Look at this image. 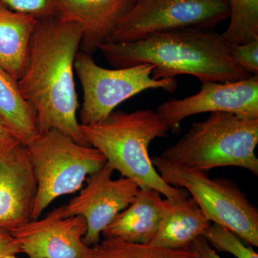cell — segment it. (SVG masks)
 I'll return each mask as SVG.
<instances>
[{"label": "cell", "mask_w": 258, "mask_h": 258, "mask_svg": "<svg viewBox=\"0 0 258 258\" xmlns=\"http://www.w3.org/2000/svg\"><path fill=\"white\" fill-rule=\"evenodd\" d=\"M82 30L77 24L52 16L39 19L28 60L18 86L36 113L40 133L59 131L77 143L89 146L78 120L79 100L75 60Z\"/></svg>", "instance_id": "cell-1"}, {"label": "cell", "mask_w": 258, "mask_h": 258, "mask_svg": "<svg viewBox=\"0 0 258 258\" xmlns=\"http://www.w3.org/2000/svg\"><path fill=\"white\" fill-rule=\"evenodd\" d=\"M115 69L139 64L154 66L155 79L189 75L207 82H229L248 79L230 53V44L221 34L198 28L157 32L142 40L106 42L99 47Z\"/></svg>", "instance_id": "cell-2"}, {"label": "cell", "mask_w": 258, "mask_h": 258, "mask_svg": "<svg viewBox=\"0 0 258 258\" xmlns=\"http://www.w3.org/2000/svg\"><path fill=\"white\" fill-rule=\"evenodd\" d=\"M81 128L88 145L99 151L114 171L133 181L139 189L157 190L168 200L189 198L187 191L162 179L149 157L150 144L167 137L169 130L157 111L113 112L103 121L81 124Z\"/></svg>", "instance_id": "cell-3"}, {"label": "cell", "mask_w": 258, "mask_h": 258, "mask_svg": "<svg viewBox=\"0 0 258 258\" xmlns=\"http://www.w3.org/2000/svg\"><path fill=\"white\" fill-rule=\"evenodd\" d=\"M258 118L214 112L194 122L187 132L160 157L176 165L208 171L236 166L258 174Z\"/></svg>", "instance_id": "cell-4"}, {"label": "cell", "mask_w": 258, "mask_h": 258, "mask_svg": "<svg viewBox=\"0 0 258 258\" xmlns=\"http://www.w3.org/2000/svg\"><path fill=\"white\" fill-rule=\"evenodd\" d=\"M26 147L37 184L32 220L40 218L56 199L81 190L106 163L95 148L55 129L42 132Z\"/></svg>", "instance_id": "cell-5"}, {"label": "cell", "mask_w": 258, "mask_h": 258, "mask_svg": "<svg viewBox=\"0 0 258 258\" xmlns=\"http://www.w3.org/2000/svg\"><path fill=\"white\" fill-rule=\"evenodd\" d=\"M159 175L171 186L184 189L210 222L232 231L246 243L258 247V210L233 181L212 179L206 171L152 158Z\"/></svg>", "instance_id": "cell-6"}, {"label": "cell", "mask_w": 258, "mask_h": 258, "mask_svg": "<svg viewBox=\"0 0 258 258\" xmlns=\"http://www.w3.org/2000/svg\"><path fill=\"white\" fill-rule=\"evenodd\" d=\"M74 68L83 91L80 111L82 125L103 121L120 103L147 90L162 89L173 93L178 86L175 79H154L152 64L107 69L81 51L76 55Z\"/></svg>", "instance_id": "cell-7"}, {"label": "cell", "mask_w": 258, "mask_h": 258, "mask_svg": "<svg viewBox=\"0 0 258 258\" xmlns=\"http://www.w3.org/2000/svg\"><path fill=\"white\" fill-rule=\"evenodd\" d=\"M228 0H132L108 42L184 28L211 30L230 18Z\"/></svg>", "instance_id": "cell-8"}, {"label": "cell", "mask_w": 258, "mask_h": 258, "mask_svg": "<svg viewBox=\"0 0 258 258\" xmlns=\"http://www.w3.org/2000/svg\"><path fill=\"white\" fill-rule=\"evenodd\" d=\"M114 169L108 163L86 180L79 195L63 205L66 217L80 216L86 220L83 237L88 247L101 241L102 232L122 210L134 201L139 187L128 178L113 179Z\"/></svg>", "instance_id": "cell-9"}, {"label": "cell", "mask_w": 258, "mask_h": 258, "mask_svg": "<svg viewBox=\"0 0 258 258\" xmlns=\"http://www.w3.org/2000/svg\"><path fill=\"white\" fill-rule=\"evenodd\" d=\"M156 111L169 130L174 132L179 131L185 118L208 112L257 118L258 75L240 81L202 83L201 89L196 94L165 101Z\"/></svg>", "instance_id": "cell-10"}, {"label": "cell", "mask_w": 258, "mask_h": 258, "mask_svg": "<svg viewBox=\"0 0 258 258\" xmlns=\"http://www.w3.org/2000/svg\"><path fill=\"white\" fill-rule=\"evenodd\" d=\"M86 230L84 218L64 216L62 205L10 232L28 258H86L91 248L83 241Z\"/></svg>", "instance_id": "cell-11"}, {"label": "cell", "mask_w": 258, "mask_h": 258, "mask_svg": "<svg viewBox=\"0 0 258 258\" xmlns=\"http://www.w3.org/2000/svg\"><path fill=\"white\" fill-rule=\"evenodd\" d=\"M37 184L26 146L11 137L0 142V229L32 220Z\"/></svg>", "instance_id": "cell-12"}, {"label": "cell", "mask_w": 258, "mask_h": 258, "mask_svg": "<svg viewBox=\"0 0 258 258\" xmlns=\"http://www.w3.org/2000/svg\"><path fill=\"white\" fill-rule=\"evenodd\" d=\"M132 0H57L54 17L82 30L80 51L92 55L109 41Z\"/></svg>", "instance_id": "cell-13"}, {"label": "cell", "mask_w": 258, "mask_h": 258, "mask_svg": "<svg viewBox=\"0 0 258 258\" xmlns=\"http://www.w3.org/2000/svg\"><path fill=\"white\" fill-rule=\"evenodd\" d=\"M161 196L157 190L139 189L134 201L114 217L102 235L132 243H150L162 215Z\"/></svg>", "instance_id": "cell-14"}, {"label": "cell", "mask_w": 258, "mask_h": 258, "mask_svg": "<svg viewBox=\"0 0 258 258\" xmlns=\"http://www.w3.org/2000/svg\"><path fill=\"white\" fill-rule=\"evenodd\" d=\"M211 224L193 198L164 199L160 224L149 244L169 249H188Z\"/></svg>", "instance_id": "cell-15"}, {"label": "cell", "mask_w": 258, "mask_h": 258, "mask_svg": "<svg viewBox=\"0 0 258 258\" xmlns=\"http://www.w3.org/2000/svg\"><path fill=\"white\" fill-rule=\"evenodd\" d=\"M38 20L12 10L0 0V68L17 81L26 66Z\"/></svg>", "instance_id": "cell-16"}, {"label": "cell", "mask_w": 258, "mask_h": 258, "mask_svg": "<svg viewBox=\"0 0 258 258\" xmlns=\"http://www.w3.org/2000/svg\"><path fill=\"white\" fill-rule=\"evenodd\" d=\"M0 119L13 137L25 146L40 134L36 113L24 98L18 81L1 68Z\"/></svg>", "instance_id": "cell-17"}, {"label": "cell", "mask_w": 258, "mask_h": 258, "mask_svg": "<svg viewBox=\"0 0 258 258\" xmlns=\"http://www.w3.org/2000/svg\"><path fill=\"white\" fill-rule=\"evenodd\" d=\"M86 258H197L191 249H169L149 244L105 238L90 248Z\"/></svg>", "instance_id": "cell-18"}, {"label": "cell", "mask_w": 258, "mask_h": 258, "mask_svg": "<svg viewBox=\"0 0 258 258\" xmlns=\"http://www.w3.org/2000/svg\"><path fill=\"white\" fill-rule=\"evenodd\" d=\"M230 23L222 33L230 45L246 43L258 39V0H228Z\"/></svg>", "instance_id": "cell-19"}, {"label": "cell", "mask_w": 258, "mask_h": 258, "mask_svg": "<svg viewBox=\"0 0 258 258\" xmlns=\"http://www.w3.org/2000/svg\"><path fill=\"white\" fill-rule=\"evenodd\" d=\"M203 237L219 252H228L236 258H258L252 247L246 246L238 236L221 225L211 224L205 230Z\"/></svg>", "instance_id": "cell-20"}, {"label": "cell", "mask_w": 258, "mask_h": 258, "mask_svg": "<svg viewBox=\"0 0 258 258\" xmlns=\"http://www.w3.org/2000/svg\"><path fill=\"white\" fill-rule=\"evenodd\" d=\"M231 57L251 76L258 75V39L238 45H230Z\"/></svg>", "instance_id": "cell-21"}, {"label": "cell", "mask_w": 258, "mask_h": 258, "mask_svg": "<svg viewBox=\"0 0 258 258\" xmlns=\"http://www.w3.org/2000/svg\"><path fill=\"white\" fill-rule=\"evenodd\" d=\"M15 11L32 15L37 19L50 18L54 15L57 0H3Z\"/></svg>", "instance_id": "cell-22"}, {"label": "cell", "mask_w": 258, "mask_h": 258, "mask_svg": "<svg viewBox=\"0 0 258 258\" xmlns=\"http://www.w3.org/2000/svg\"><path fill=\"white\" fill-rule=\"evenodd\" d=\"M19 253L18 244L10 231L0 229V258H15Z\"/></svg>", "instance_id": "cell-23"}, {"label": "cell", "mask_w": 258, "mask_h": 258, "mask_svg": "<svg viewBox=\"0 0 258 258\" xmlns=\"http://www.w3.org/2000/svg\"><path fill=\"white\" fill-rule=\"evenodd\" d=\"M189 249L192 251L197 258H222L203 236L194 241Z\"/></svg>", "instance_id": "cell-24"}]
</instances>
